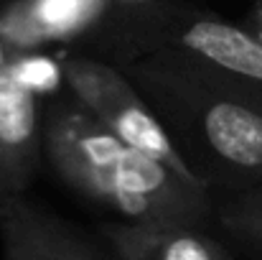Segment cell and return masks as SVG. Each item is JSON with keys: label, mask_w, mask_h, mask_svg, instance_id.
<instances>
[{"label": "cell", "mask_w": 262, "mask_h": 260, "mask_svg": "<svg viewBox=\"0 0 262 260\" xmlns=\"http://www.w3.org/2000/svg\"><path fill=\"white\" fill-rule=\"evenodd\" d=\"M41 151L43 130L33 89L15 64L0 62V202L23 194Z\"/></svg>", "instance_id": "obj_5"}, {"label": "cell", "mask_w": 262, "mask_h": 260, "mask_svg": "<svg viewBox=\"0 0 262 260\" xmlns=\"http://www.w3.org/2000/svg\"><path fill=\"white\" fill-rule=\"evenodd\" d=\"M115 0H18L0 15V36L23 49L84 38L102 26Z\"/></svg>", "instance_id": "obj_6"}, {"label": "cell", "mask_w": 262, "mask_h": 260, "mask_svg": "<svg viewBox=\"0 0 262 260\" xmlns=\"http://www.w3.org/2000/svg\"><path fill=\"white\" fill-rule=\"evenodd\" d=\"M209 77L262 97V38L209 13L156 5L133 23V38Z\"/></svg>", "instance_id": "obj_3"}, {"label": "cell", "mask_w": 262, "mask_h": 260, "mask_svg": "<svg viewBox=\"0 0 262 260\" xmlns=\"http://www.w3.org/2000/svg\"><path fill=\"white\" fill-rule=\"evenodd\" d=\"M61 74L69 89L74 92L77 102L87 107L89 112L122 143L153 156L156 161L166 164L171 171L183 176L191 184L209 186V181L181 156L173 138L153 112V107L135 92L117 69L104 62L89 56H72L64 59Z\"/></svg>", "instance_id": "obj_4"}, {"label": "cell", "mask_w": 262, "mask_h": 260, "mask_svg": "<svg viewBox=\"0 0 262 260\" xmlns=\"http://www.w3.org/2000/svg\"><path fill=\"white\" fill-rule=\"evenodd\" d=\"M115 3L122 5L125 13H130V10H135V13H145V10H150L158 0H115Z\"/></svg>", "instance_id": "obj_10"}, {"label": "cell", "mask_w": 262, "mask_h": 260, "mask_svg": "<svg viewBox=\"0 0 262 260\" xmlns=\"http://www.w3.org/2000/svg\"><path fill=\"white\" fill-rule=\"evenodd\" d=\"M104 237L120 260H232V255L196 225L115 222Z\"/></svg>", "instance_id": "obj_8"}, {"label": "cell", "mask_w": 262, "mask_h": 260, "mask_svg": "<svg viewBox=\"0 0 262 260\" xmlns=\"http://www.w3.org/2000/svg\"><path fill=\"white\" fill-rule=\"evenodd\" d=\"M43 151L56 173L77 194L122 217V222L201 225L209 212V186L171 171L153 156L122 143L87 107H56Z\"/></svg>", "instance_id": "obj_1"}, {"label": "cell", "mask_w": 262, "mask_h": 260, "mask_svg": "<svg viewBox=\"0 0 262 260\" xmlns=\"http://www.w3.org/2000/svg\"><path fill=\"white\" fill-rule=\"evenodd\" d=\"M0 235L5 260H102L79 235L23 196L0 202Z\"/></svg>", "instance_id": "obj_7"}, {"label": "cell", "mask_w": 262, "mask_h": 260, "mask_svg": "<svg viewBox=\"0 0 262 260\" xmlns=\"http://www.w3.org/2000/svg\"><path fill=\"white\" fill-rule=\"evenodd\" d=\"M153 112L186 128L209 158L234 178L262 186V97L224 85L166 54L135 67Z\"/></svg>", "instance_id": "obj_2"}, {"label": "cell", "mask_w": 262, "mask_h": 260, "mask_svg": "<svg viewBox=\"0 0 262 260\" xmlns=\"http://www.w3.org/2000/svg\"><path fill=\"white\" fill-rule=\"evenodd\" d=\"M222 225L262 253V186H252L219 209Z\"/></svg>", "instance_id": "obj_9"}]
</instances>
